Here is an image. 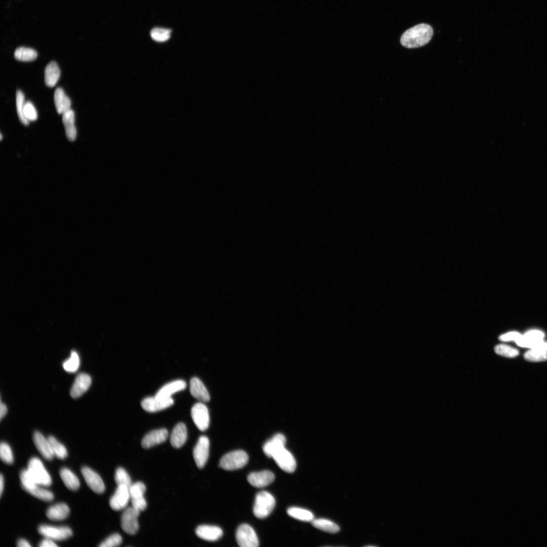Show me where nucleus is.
Returning <instances> with one entry per match:
<instances>
[{
    "mask_svg": "<svg viewBox=\"0 0 547 547\" xmlns=\"http://www.w3.org/2000/svg\"><path fill=\"white\" fill-rule=\"evenodd\" d=\"M0 135H1V140H2V135L1 133L0 134Z\"/></svg>",
    "mask_w": 547,
    "mask_h": 547,
    "instance_id": "3c124183",
    "label": "nucleus"
},
{
    "mask_svg": "<svg viewBox=\"0 0 547 547\" xmlns=\"http://www.w3.org/2000/svg\"><path fill=\"white\" fill-rule=\"evenodd\" d=\"M522 334L516 331H511L501 335L499 339L502 341H515L521 337Z\"/></svg>",
    "mask_w": 547,
    "mask_h": 547,
    "instance_id": "a18cd8bd",
    "label": "nucleus"
},
{
    "mask_svg": "<svg viewBox=\"0 0 547 547\" xmlns=\"http://www.w3.org/2000/svg\"><path fill=\"white\" fill-rule=\"evenodd\" d=\"M494 350L497 355L507 358H514L519 355L518 349L505 344L496 345Z\"/></svg>",
    "mask_w": 547,
    "mask_h": 547,
    "instance_id": "e433bc0d",
    "label": "nucleus"
},
{
    "mask_svg": "<svg viewBox=\"0 0 547 547\" xmlns=\"http://www.w3.org/2000/svg\"><path fill=\"white\" fill-rule=\"evenodd\" d=\"M4 478H3V476L2 474H1V477H0V494H1V496H2L3 492V489H4Z\"/></svg>",
    "mask_w": 547,
    "mask_h": 547,
    "instance_id": "8fccbe9b",
    "label": "nucleus"
},
{
    "mask_svg": "<svg viewBox=\"0 0 547 547\" xmlns=\"http://www.w3.org/2000/svg\"><path fill=\"white\" fill-rule=\"evenodd\" d=\"M210 443L206 436L200 437L193 450V456L197 466L201 468L206 463L209 453Z\"/></svg>",
    "mask_w": 547,
    "mask_h": 547,
    "instance_id": "9d476101",
    "label": "nucleus"
},
{
    "mask_svg": "<svg viewBox=\"0 0 547 547\" xmlns=\"http://www.w3.org/2000/svg\"><path fill=\"white\" fill-rule=\"evenodd\" d=\"M122 542V538L118 533H114L108 536L99 546L100 547H114L119 546Z\"/></svg>",
    "mask_w": 547,
    "mask_h": 547,
    "instance_id": "79ce46f5",
    "label": "nucleus"
},
{
    "mask_svg": "<svg viewBox=\"0 0 547 547\" xmlns=\"http://www.w3.org/2000/svg\"><path fill=\"white\" fill-rule=\"evenodd\" d=\"M168 437V432L166 429H155L148 433L143 437L141 445L144 448H149L163 443Z\"/></svg>",
    "mask_w": 547,
    "mask_h": 547,
    "instance_id": "f3484780",
    "label": "nucleus"
},
{
    "mask_svg": "<svg viewBox=\"0 0 547 547\" xmlns=\"http://www.w3.org/2000/svg\"><path fill=\"white\" fill-rule=\"evenodd\" d=\"M248 455L243 450H235L226 453L222 457L219 466L225 470L232 471L244 466L248 461Z\"/></svg>",
    "mask_w": 547,
    "mask_h": 547,
    "instance_id": "20e7f679",
    "label": "nucleus"
},
{
    "mask_svg": "<svg viewBox=\"0 0 547 547\" xmlns=\"http://www.w3.org/2000/svg\"><path fill=\"white\" fill-rule=\"evenodd\" d=\"M27 470L34 481L38 485L49 486L52 483L49 474L44 467L42 461L36 457L30 459Z\"/></svg>",
    "mask_w": 547,
    "mask_h": 547,
    "instance_id": "7ed1b4c3",
    "label": "nucleus"
},
{
    "mask_svg": "<svg viewBox=\"0 0 547 547\" xmlns=\"http://www.w3.org/2000/svg\"><path fill=\"white\" fill-rule=\"evenodd\" d=\"M287 513L291 517L302 521H312L314 518V515L311 512L297 507L289 508L287 510Z\"/></svg>",
    "mask_w": 547,
    "mask_h": 547,
    "instance_id": "2f4dec72",
    "label": "nucleus"
},
{
    "mask_svg": "<svg viewBox=\"0 0 547 547\" xmlns=\"http://www.w3.org/2000/svg\"><path fill=\"white\" fill-rule=\"evenodd\" d=\"M0 457L1 460L7 464H12L13 462V453L10 446L4 442L1 443Z\"/></svg>",
    "mask_w": 547,
    "mask_h": 547,
    "instance_id": "a19ab883",
    "label": "nucleus"
},
{
    "mask_svg": "<svg viewBox=\"0 0 547 547\" xmlns=\"http://www.w3.org/2000/svg\"><path fill=\"white\" fill-rule=\"evenodd\" d=\"M191 415L197 427L201 431L206 430L210 422L207 407L202 403H197L191 408Z\"/></svg>",
    "mask_w": 547,
    "mask_h": 547,
    "instance_id": "6e6552de",
    "label": "nucleus"
},
{
    "mask_svg": "<svg viewBox=\"0 0 547 547\" xmlns=\"http://www.w3.org/2000/svg\"><path fill=\"white\" fill-rule=\"evenodd\" d=\"M140 512L132 506L127 507L123 512L121 517V527L127 534L134 535L138 530V517Z\"/></svg>",
    "mask_w": 547,
    "mask_h": 547,
    "instance_id": "423d86ee",
    "label": "nucleus"
},
{
    "mask_svg": "<svg viewBox=\"0 0 547 547\" xmlns=\"http://www.w3.org/2000/svg\"><path fill=\"white\" fill-rule=\"evenodd\" d=\"M60 76V70L57 63L54 61L49 63L45 69V83L49 87H53L57 83Z\"/></svg>",
    "mask_w": 547,
    "mask_h": 547,
    "instance_id": "a878e982",
    "label": "nucleus"
},
{
    "mask_svg": "<svg viewBox=\"0 0 547 547\" xmlns=\"http://www.w3.org/2000/svg\"><path fill=\"white\" fill-rule=\"evenodd\" d=\"M54 100L56 110L59 114H63L70 109V99L62 88H57L55 90Z\"/></svg>",
    "mask_w": 547,
    "mask_h": 547,
    "instance_id": "5701e85b",
    "label": "nucleus"
},
{
    "mask_svg": "<svg viewBox=\"0 0 547 547\" xmlns=\"http://www.w3.org/2000/svg\"><path fill=\"white\" fill-rule=\"evenodd\" d=\"M174 403L172 398L159 399L156 397H147L141 402L143 409L148 412H155L166 409Z\"/></svg>",
    "mask_w": 547,
    "mask_h": 547,
    "instance_id": "4468645a",
    "label": "nucleus"
},
{
    "mask_svg": "<svg viewBox=\"0 0 547 547\" xmlns=\"http://www.w3.org/2000/svg\"><path fill=\"white\" fill-rule=\"evenodd\" d=\"M272 458L277 465L286 472L293 473L296 467V462L294 456L285 447L276 452Z\"/></svg>",
    "mask_w": 547,
    "mask_h": 547,
    "instance_id": "1a4fd4ad",
    "label": "nucleus"
},
{
    "mask_svg": "<svg viewBox=\"0 0 547 547\" xmlns=\"http://www.w3.org/2000/svg\"><path fill=\"white\" fill-rule=\"evenodd\" d=\"M92 383L90 376L85 373L79 374L74 381L70 390L72 398H77L84 394L90 387Z\"/></svg>",
    "mask_w": 547,
    "mask_h": 547,
    "instance_id": "2eb2a0df",
    "label": "nucleus"
},
{
    "mask_svg": "<svg viewBox=\"0 0 547 547\" xmlns=\"http://www.w3.org/2000/svg\"><path fill=\"white\" fill-rule=\"evenodd\" d=\"M130 499L142 497L146 491V487L141 482L132 484L129 487Z\"/></svg>",
    "mask_w": 547,
    "mask_h": 547,
    "instance_id": "ea45409f",
    "label": "nucleus"
},
{
    "mask_svg": "<svg viewBox=\"0 0 547 547\" xmlns=\"http://www.w3.org/2000/svg\"><path fill=\"white\" fill-rule=\"evenodd\" d=\"M286 442V438L283 434H277L265 443L263 451L267 456L272 457L276 452L285 447Z\"/></svg>",
    "mask_w": 547,
    "mask_h": 547,
    "instance_id": "aec40b11",
    "label": "nucleus"
},
{
    "mask_svg": "<svg viewBox=\"0 0 547 547\" xmlns=\"http://www.w3.org/2000/svg\"><path fill=\"white\" fill-rule=\"evenodd\" d=\"M186 386V382L182 380H176L164 385L157 393L155 397L159 399H168L173 394L183 390Z\"/></svg>",
    "mask_w": 547,
    "mask_h": 547,
    "instance_id": "412c9836",
    "label": "nucleus"
},
{
    "mask_svg": "<svg viewBox=\"0 0 547 547\" xmlns=\"http://www.w3.org/2000/svg\"><path fill=\"white\" fill-rule=\"evenodd\" d=\"M311 524L315 528L331 533H337L340 530L337 524L325 519H314Z\"/></svg>",
    "mask_w": 547,
    "mask_h": 547,
    "instance_id": "7c9ffc66",
    "label": "nucleus"
},
{
    "mask_svg": "<svg viewBox=\"0 0 547 547\" xmlns=\"http://www.w3.org/2000/svg\"><path fill=\"white\" fill-rule=\"evenodd\" d=\"M16 103L17 114L20 122L24 125H28L29 121L25 118L23 113L24 106V96L21 90H17L16 95Z\"/></svg>",
    "mask_w": 547,
    "mask_h": 547,
    "instance_id": "c9c22d12",
    "label": "nucleus"
},
{
    "mask_svg": "<svg viewBox=\"0 0 547 547\" xmlns=\"http://www.w3.org/2000/svg\"><path fill=\"white\" fill-rule=\"evenodd\" d=\"M236 540L241 547H257L259 545L257 536L253 528L247 524L241 525L237 530Z\"/></svg>",
    "mask_w": 547,
    "mask_h": 547,
    "instance_id": "39448f33",
    "label": "nucleus"
},
{
    "mask_svg": "<svg viewBox=\"0 0 547 547\" xmlns=\"http://www.w3.org/2000/svg\"><path fill=\"white\" fill-rule=\"evenodd\" d=\"M23 113L24 116L28 121H35L37 119V115L36 110L32 103L30 101H27L25 103Z\"/></svg>",
    "mask_w": 547,
    "mask_h": 547,
    "instance_id": "37998d69",
    "label": "nucleus"
},
{
    "mask_svg": "<svg viewBox=\"0 0 547 547\" xmlns=\"http://www.w3.org/2000/svg\"><path fill=\"white\" fill-rule=\"evenodd\" d=\"M82 475L88 486L97 493H102L105 490L104 482L100 476L87 466L82 468Z\"/></svg>",
    "mask_w": 547,
    "mask_h": 547,
    "instance_id": "f8f14e48",
    "label": "nucleus"
},
{
    "mask_svg": "<svg viewBox=\"0 0 547 547\" xmlns=\"http://www.w3.org/2000/svg\"><path fill=\"white\" fill-rule=\"evenodd\" d=\"M132 506L135 510L140 512L144 510L147 506V502L144 496L136 498L130 499Z\"/></svg>",
    "mask_w": 547,
    "mask_h": 547,
    "instance_id": "c03bdc74",
    "label": "nucleus"
},
{
    "mask_svg": "<svg viewBox=\"0 0 547 547\" xmlns=\"http://www.w3.org/2000/svg\"><path fill=\"white\" fill-rule=\"evenodd\" d=\"M40 486L41 485L36 482H33L22 488L26 492L40 499L46 501L53 500L54 498L53 494L51 491L44 489Z\"/></svg>",
    "mask_w": 547,
    "mask_h": 547,
    "instance_id": "cd10ccee",
    "label": "nucleus"
},
{
    "mask_svg": "<svg viewBox=\"0 0 547 547\" xmlns=\"http://www.w3.org/2000/svg\"><path fill=\"white\" fill-rule=\"evenodd\" d=\"M130 499L129 487L125 485L118 486L109 500L111 508L119 511L125 508Z\"/></svg>",
    "mask_w": 547,
    "mask_h": 547,
    "instance_id": "9b49d317",
    "label": "nucleus"
},
{
    "mask_svg": "<svg viewBox=\"0 0 547 547\" xmlns=\"http://www.w3.org/2000/svg\"><path fill=\"white\" fill-rule=\"evenodd\" d=\"M17 545L19 547H30L29 543L24 539H20L17 541Z\"/></svg>",
    "mask_w": 547,
    "mask_h": 547,
    "instance_id": "09e8293b",
    "label": "nucleus"
},
{
    "mask_svg": "<svg viewBox=\"0 0 547 547\" xmlns=\"http://www.w3.org/2000/svg\"><path fill=\"white\" fill-rule=\"evenodd\" d=\"M171 30L163 28H154L150 31V36L155 41L164 42L169 40L171 36Z\"/></svg>",
    "mask_w": 547,
    "mask_h": 547,
    "instance_id": "58836bf2",
    "label": "nucleus"
},
{
    "mask_svg": "<svg viewBox=\"0 0 547 547\" xmlns=\"http://www.w3.org/2000/svg\"><path fill=\"white\" fill-rule=\"evenodd\" d=\"M38 532L45 537L56 540H65L72 534L71 529L67 526L56 527L45 524L38 527Z\"/></svg>",
    "mask_w": 547,
    "mask_h": 547,
    "instance_id": "0eeeda50",
    "label": "nucleus"
},
{
    "mask_svg": "<svg viewBox=\"0 0 547 547\" xmlns=\"http://www.w3.org/2000/svg\"><path fill=\"white\" fill-rule=\"evenodd\" d=\"M69 514V509L64 503H59L50 507L47 511V517L54 521L65 519Z\"/></svg>",
    "mask_w": 547,
    "mask_h": 547,
    "instance_id": "bb28decb",
    "label": "nucleus"
},
{
    "mask_svg": "<svg viewBox=\"0 0 547 547\" xmlns=\"http://www.w3.org/2000/svg\"><path fill=\"white\" fill-rule=\"evenodd\" d=\"M60 476L66 487L69 490L74 491L79 489L80 483L77 477L68 468H62Z\"/></svg>",
    "mask_w": 547,
    "mask_h": 547,
    "instance_id": "c85d7f7f",
    "label": "nucleus"
},
{
    "mask_svg": "<svg viewBox=\"0 0 547 547\" xmlns=\"http://www.w3.org/2000/svg\"><path fill=\"white\" fill-rule=\"evenodd\" d=\"M275 504V499L270 493L265 491L258 492L253 506L254 516L259 519L266 518L272 511Z\"/></svg>",
    "mask_w": 547,
    "mask_h": 547,
    "instance_id": "f03ea898",
    "label": "nucleus"
},
{
    "mask_svg": "<svg viewBox=\"0 0 547 547\" xmlns=\"http://www.w3.org/2000/svg\"><path fill=\"white\" fill-rule=\"evenodd\" d=\"M47 438L50 443L54 456L61 459H65L67 456V451L65 447L53 436H50Z\"/></svg>",
    "mask_w": 547,
    "mask_h": 547,
    "instance_id": "473e14b6",
    "label": "nucleus"
},
{
    "mask_svg": "<svg viewBox=\"0 0 547 547\" xmlns=\"http://www.w3.org/2000/svg\"><path fill=\"white\" fill-rule=\"evenodd\" d=\"M197 535L200 538L214 541L219 539L223 534L222 529L218 526L208 525L199 526L196 529Z\"/></svg>",
    "mask_w": 547,
    "mask_h": 547,
    "instance_id": "a211bd4d",
    "label": "nucleus"
},
{
    "mask_svg": "<svg viewBox=\"0 0 547 547\" xmlns=\"http://www.w3.org/2000/svg\"><path fill=\"white\" fill-rule=\"evenodd\" d=\"M187 439V429L185 424L182 422L178 423L173 428L170 436V442L173 447L179 448L186 442Z\"/></svg>",
    "mask_w": 547,
    "mask_h": 547,
    "instance_id": "b1692460",
    "label": "nucleus"
},
{
    "mask_svg": "<svg viewBox=\"0 0 547 547\" xmlns=\"http://www.w3.org/2000/svg\"><path fill=\"white\" fill-rule=\"evenodd\" d=\"M526 360L530 362H541L547 360V352L537 348H530L524 355Z\"/></svg>",
    "mask_w": 547,
    "mask_h": 547,
    "instance_id": "72a5a7b5",
    "label": "nucleus"
},
{
    "mask_svg": "<svg viewBox=\"0 0 547 547\" xmlns=\"http://www.w3.org/2000/svg\"><path fill=\"white\" fill-rule=\"evenodd\" d=\"M80 364L79 356L76 351L73 350L70 357L63 363V367L66 372L73 373L78 370Z\"/></svg>",
    "mask_w": 547,
    "mask_h": 547,
    "instance_id": "f704fd0d",
    "label": "nucleus"
},
{
    "mask_svg": "<svg viewBox=\"0 0 547 547\" xmlns=\"http://www.w3.org/2000/svg\"><path fill=\"white\" fill-rule=\"evenodd\" d=\"M14 55L15 58L18 60L31 61L37 58V53L33 49L20 47L15 50Z\"/></svg>",
    "mask_w": 547,
    "mask_h": 547,
    "instance_id": "c756f323",
    "label": "nucleus"
},
{
    "mask_svg": "<svg viewBox=\"0 0 547 547\" xmlns=\"http://www.w3.org/2000/svg\"><path fill=\"white\" fill-rule=\"evenodd\" d=\"M38 546L40 547H56L58 545L54 542L53 540L45 537L39 543Z\"/></svg>",
    "mask_w": 547,
    "mask_h": 547,
    "instance_id": "49530a36",
    "label": "nucleus"
},
{
    "mask_svg": "<svg viewBox=\"0 0 547 547\" xmlns=\"http://www.w3.org/2000/svg\"><path fill=\"white\" fill-rule=\"evenodd\" d=\"M433 35L432 27L428 24L421 23L406 31L400 38L401 45L407 48H416L427 44Z\"/></svg>",
    "mask_w": 547,
    "mask_h": 547,
    "instance_id": "f257e3e1",
    "label": "nucleus"
},
{
    "mask_svg": "<svg viewBox=\"0 0 547 547\" xmlns=\"http://www.w3.org/2000/svg\"><path fill=\"white\" fill-rule=\"evenodd\" d=\"M74 119V112L71 109L62 114V120L65 130L66 136L71 141H74L76 136Z\"/></svg>",
    "mask_w": 547,
    "mask_h": 547,
    "instance_id": "393cba45",
    "label": "nucleus"
},
{
    "mask_svg": "<svg viewBox=\"0 0 547 547\" xmlns=\"http://www.w3.org/2000/svg\"><path fill=\"white\" fill-rule=\"evenodd\" d=\"M275 478V475L271 472L263 471L250 473L247 480L253 486L262 488L271 484L274 481Z\"/></svg>",
    "mask_w": 547,
    "mask_h": 547,
    "instance_id": "dca6fc26",
    "label": "nucleus"
},
{
    "mask_svg": "<svg viewBox=\"0 0 547 547\" xmlns=\"http://www.w3.org/2000/svg\"><path fill=\"white\" fill-rule=\"evenodd\" d=\"M114 480L117 486L125 485L129 487L132 484L130 476L123 467H118L115 472Z\"/></svg>",
    "mask_w": 547,
    "mask_h": 547,
    "instance_id": "4c0bfd02",
    "label": "nucleus"
},
{
    "mask_svg": "<svg viewBox=\"0 0 547 547\" xmlns=\"http://www.w3.org/2000/svg\"><path fill=\"white\" fill-rule=\"evenodd\" d=\"M190 392L191 395L198 400L208 402L210 400V395L203 382L197 377H193L190 381Z\"/></svg>",
    "mask_w": 547,
    "mask_h": 547,
    "instance_id": "4be33fe9",
    "label": "nucleus"
},
{
    "mask_svg": "<svg viewBox=\"0 0 547 547\" xmlns=\"http://www.w3.org/2000/svg\"><path fill=\"white\" fill-rule=\"evenodd\" d=\"M33 440L36 448L44 458L47 460L52 459L54 455L48 438H45L40 432L35 431L33 433Z\"/></svg>",
    "mask_w": 547,
    "mask_h": 547,
    "instance_id": "6ab92c4d",
    "label": "nucleus"
},
{
    "mask_svg": "<svg viewBox=\"0 0 547 547\" xmlns=\"http://www.w3.org/2000/svg\"><path fill=\"white\" fill-rule=\"evenodd\" d=\"M544 333L538 330H531L524 335L516 342L517 344L521 347L529 348H535L538 345L543 341L544 337Z\"/></svg>",
    "mask_w": 547,
    "mask_h": 547,
    "instance_id": "ddd939ff",
    "label": "nucleus"
},
{
    "mask_svg": "<svg viewBox=\"0 0 547 547\" xmlns=\"http://www.w3.org/2000/svg\"><path fill=\"white\" fill-rule=\"evenodd\" d=\"M7 411H8V410H7V407L6 405L4 403H2L1 402V405H0V418H1V419H2V418L5 416V415L6 414V413L7 412Z\"/></svg>",
    "mask_w": 547,
    "mask_h": 547,
    "instance_id": "de8ad7c7",
    "label": "nucleus"
}]
</instances>
